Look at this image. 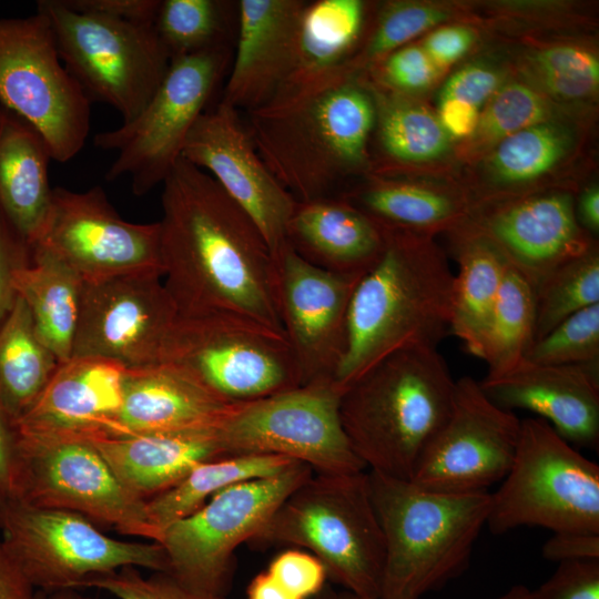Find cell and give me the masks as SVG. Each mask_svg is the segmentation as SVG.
Instances as JSON below:
<instances>
[{
    "label": "cell",
    "mask_w": 599,
    "mask_h": 599,
    "mask_svg": "<svg viewBox=\"0 0 599 599\" xmlns=\"http://www.w3.org/2000/svg\"><path fill=\"white\" fill-rule=\"evenodd\" d=\"M162 185L160 256L179 313L233 314L283 332L272 252L252 219L182 156Z\"/></svg>",
    "instance_id": "1"
},
{
    "label": "cell",
    "mask_w": 599,
    "mask_h": 599,
    "mask_svg": "<svg viewBox=\"0 0 599 599\" xmlns=\"http://www.w3.org/2000/svg\"><path fill=\"white\" fill-rule=\"evenodd\" d=\"M246 113L260 158L298 202L337 196L346 177L369 167L375 102L357 74L335 77Z\"/></svg>",
    "instance_id": "2"
},
{
    "label": "cell",
    "mask_w": 599,
    "mask_h": 599,
    "mask_svg": "<svg viewBox=\"0 0 599 599\" xmlns=\"http://www.w3.org/2000/svg\"><path fill=\"white\" fill-rule=\"evenodd\" d=\"M384 248L359 277L335 383L343 392L386 355L407 346L438 347L449 332L454 273L426 235L383 226Z\"/></svg>",
    "instance_id": "3"
},
{
    "label": "cell",
    "mask_w": 599,
    "mask_h": 599,
    "mask_svg": "<svg viewBox=\"0 0 599 599\" xmlns=\"http://www.w3.org/2000/svg\"><path fill=\"white\" fill-rule=\"evenodd\" d=\"M455 384L438 347L414 345L386 355L345 387L342 427L366 468L410 480L450 413Z\"/></svg>",
    "instance_id": "4"
},
{
    "label": "cell",
    "mask_w": 599,
    "mask_h": 599,
    "mask_svg": "<svg viewBox=\"0 0 599 599\" xmlns=\"http://www.w3.org/2000/svg\"><path fill=\"white\" fill-rule=\"evenodd\" d=\"M385 539L379 599H420L460 575L486 526L491 494H444L368 473Z\"/></svg>",
    "instance_id": "5"
},
{
    "label": "cell",
    "mask_w": 599,
    "mask_h": 599,
    "mask_svg": "<svg viewBox=\"0 0 599 599\" xmlns=\"http://www.w3.org/2000/svg\"><path fill=\"white\" fill-rule=\"evenodd\" d=\"M250 542L305 548L324 565L327 578L345 591L379 599L385 539L368 473L313 474L283 500Z\"/></svg>",
    "instance_id": "6"
},
{
    "label": "cell",
    "mask_w": 599,
    "mask_h": 599,
    "mask_svg": "<svg viewBox=\"0 0 599 599\" xmlns=\"http://www.w3.org/2000/svg\"><path fill=\"white\" fill-rule=\"evenodd\" d=\"M486 526L599 534V466L538 417L520 422L512 465L491 494Z\"/></svg>",
    "instance_id": "7"
},
{
    "label": "cell",
    "mask_w": 599,
    "mask_h": 599,
    "mask_svg": "<svg viewBox=\"0 0 599 599\" xmlns=\"http://www.w3.org/2000/svg\"><path fill=\"white\" fill-rule=\"evenodd\" d=\"M159 362L173 366L230 404L302 385L283 332L226 313H179Z\"/></svg>",
    "instance_id": "8"
},
{
    "label": "cell",
    "mask_w": 599,
    "mask_h": 599,
    "mask_svg": "<svg viewBox=\"0 0 599 599\" xmlns=\"http://www.w3.org/2000/svg\"><path fill=\"white\" fill-rule=\"evenodd\" d=\"M0 530L3 546L35 590L78 589L128 566L169 572L159 542L109 537L74 511L11 498L0 504Z\"/></svg>",
    "instance_id": "9"
},
{
    "label": "cell",
    "mask_w": 599,
    "mask_h": 599,
    "mask_svg": "<svg viewBox=\"0 0 599 599\" xmlns=\"http://www.w3.org/2000/svg\"><path fill=\"white\" fill-rule=\"evenodd\" d=\"M59 55L89 99L134 119L161 84L171 57L153 24L79 12L62 0H40Z\"/></svg>",
    "instance_id": "10"
},
{
    "label": "cell",
    "mask_w": 599,
    "mask_h": 599,
    "mask_svg": "<svg viewBox=\"0 0 599 599\" xmlns=\"http://www.w3.org/2000/svg\"><path fill=\"white\" fill-rule=\"evenodd\" d=\"M231 59V47L172 58L144 109L131 121L94 136L97 148L118 153L106 171V180L130 175L135 195L163 183L181 158L189 132L207 109Z\"/></svg>",
    "instance_id": "11"
},
{
    "label": "cell",
    "mask_w": 599,
    "mask_h": 599,
    "mask_svg": "<svg viewBox=\"0 0 599 599\" xmlns=\"http://www.w3.org/2000/svg\"><path fill=\"white\" fill-rule=\"evenodd\" d=\"M341 395L328 379L234 404L217 424L225 455L285 456L316 474L365 471L342 427Z\"/></svg>",
    "instance_id": "12"
},
{
    "label": "cell",
    "mask_w": 599,
    "mask_h": 599,
    "mask_svg": "<svg viewBox=\"0 0 599 599\" xmlns=\"http://www.w3.org/2000/svg\"><path fill=\"white\" fill-rule=\"evenodd\" d=\"M90 101L63 64L43 13L0 19V105L41 134L52 160L67 162L84 146Z\"/></svg>",
    "instance_id": "13"
},
{
    "label": "cell",
    "mask_w": 599,
    "mask_h": 599,
    "mask_svg": "<svg viewBox=\"0 0 599 599\" xmlns=\"http://www.w3.org/2000/svg\"><path fill=\"white\" fill-rule=\"evenodd\" d=\"M313 474L308 465L297 461L275 476L227 487L167 526L159 541L167 558V573L192 589L225 596L235 549L251 541L283 500Z\"/></svg>",
    "instance_id": "14"
},
{
    "label": "cell",
    "mask_w": 599,
    "mask_h": 599,
    "mask_svg": "<svg viewBox=\"0 0 599 599\" xmlns=\"http://www.w3.org/2000/svg\"><path fill=\"white\" fill-rule=\"evenodd\" d=\"M14 438L13 498L74 511L123 535L159 542L146 501L122 485L93 444L16 433Z\"/></svg>",
    "instance_id": "15"
},
{
    "label": "cell",
    "mask_w": 599,
    "mask_h": 599,
    "mask_svg": "<svg viewBox=\"0 0 599 599\" xmlns=\"http://www.w3.org/2000/svg\"><path fill=\"white\" fill-rule=\"evenodd\" d=\"M58 260L84 283L134 273H159L160 225L123 220L100 186L53 187L45 220L30 246Z\"/></svg>",
    "instance_id": "16"
},
{
    "label": "cell",
    "mask_w": 599,
    "mask_h": 599,
    "mask_svg": "<svg viewBox=\"0 0 599 599\" xmlns=\"http://www.w3.org/2000/svg\"><path fill=\"white\" fill-rule=\"evenodd\" d=\"M520 422L471 376L456 380L450 413L420 455L410 481L444 494H477L501 481L518 446Z\"/></svg>",
    "instance_id": "17"
},
{
    "label": "cell",
    "mask_w": 599,
    "mask_h": 599,
    "mask_svg": "<svg viewBox=\"0 0 599 599\" xmlns=\"http://www.w3.org/2000/svg\"><path fill=\"white\" fill-rule=\"evenodd\" d=\"M162 280L159 273H134L83 282L72 357L105 358L125 368L159 363L179 316Z\"/></svg>",
    "instance_id": "18"
},
{
    "label": "cell",
    "mask_w": 599,
    "mask_h": 599,
    "mask_svg": "<svg viewBox=\"0 0 599 599\" xmlns=\"http://www.w3.org/2000/svg\"><path fill=\"white\" fill-rule=\"evenodd\" d=\"M272 257L277 312L302 385L335 382L345 352L348 305L359 277L314 266L286 242Z\"/></svg>",
    "instance_id": "19"
},
{
    "label": "cell",
    "mask_w": 599,
    "mask_h": 599,
    "mask_svg": "<svg viewBox=\"0 0 599 599\" xmlns=\"http://www.w3.org/2000/svg\"><path fill=\"white\" fill-rule=\"evenodd\" d=\"M181 156L209 173L252 219L271 252L285 242L296 200L260 158L240 111L220 101L196 120Z\"/></svg>",
    "instance_id": "20"
},
{
    "label": "cell",
    "mask_w": 599,
    "mask_h": 599,
    "mask_svg": "<svg viewBox=\"0 0 599 599\" xmlns=\"http://www.w3.org/2000/svg\"><path fill=\"white\" fill-rule=\"evenodd\" d=\"M464 224L489 240L536 288L556 267L595 242L578 224L570 194L551 192L485 207Z\"/></svg>",
    "instance_id": "21"
},
{
    "label": "cell",
    "mask_w": 599,
    "mask_h": 599,
    "mask_svg": "<svg viewBox=\"0 0 599 599\" xmlns=\"http://www.w3.org/2000/svg\"><path fill=\"white\" fill-rule=\"evenodd\" d=\"M125 370L100 357L59 364L32 406L12 424L14 433L85 441L120 436Z\"/></svg>",
    "instance_id": "22"
},
{
    "label": "cell",
    "mask_w": 599,
    "mask_h": 599,
    "mask_svg": "<svg viewBox=\"0 0 599 599\" xmlns=\"http://www.w3.org/2000/svg\"><path fill=\"white\" fill-rule=\"evenodd\" d=\"M479 385L507 410H529L572 446H599V365H546L522 359Z\"/></svg>",
    "instance_id": "23"
},
{
    "label": "cell",
    "mask_w": 599,
    "mask_h": 599,
    "mask_svg": "<svg viewBox=\"0 0 599 599\" xmlns=\"http://www.w3.org/2000/svg\"><path fill=\"white\" fill-rule=\"evenodd\" d=\"M306 0L237 2L235 55L222 102L238 111L268 103L293 65Z\"/></svg>",
    "instance_id": "24"
},
{
    "label": "cell",
    "mask_w": 599,
    "mask_h": 599,
    "mask_svg": "<svg viewBox=\"0 0 599 599\" xmlns=\"http://www.w3.org/2000/svg\"><path fill=\"white\" fill-rule=\"evenodd\" d=\"M285 242L314 266L361 277L379 257L385 235L380 224L337 195L296 201Z\"/></svg>",
    "instance_id": "25"
},
{
    "label": "cell",
    "mask_w": 599,
    "mask_h": 599,
    "mask_svg": "<svg viewBox=\"0 0 599 599\" xmlns=\"http://www.w3.org/2000/svg\"><path fill=\"white\" fill-rule=\"evenodd\" d=\"M217 424L90 443L102 454L122 485L146 501L176 485L201 463L226 456Z\"/></svg>",
    "instance_id": "26"
},
{
    "label": "cell",
    "mask_w": 599,
    "mask_h": 599,
    "mask_svg": "<svg viewBox=\"0 0 599 599\" xmlns=\"http://www.w3.org/2000/svg\"><path fill=\"white\" fill-rule=\"evenodd\" d=\"M233 405L166 363L126 368L118 437L216 425Z\"/></svg>",
    "instance_id": "27"
},
{
    "label": "cell",
    "mask_w": 599,
    "mask_h": 599,
    "mask_svg": "<svg viewBox=\"0 0 599 599\" xmlns=\"http://www.w3.org/2000/svg\"><path fill=\"white\" fill-rule=\"evenodd\" d=\"M50 160L41 134L0 105V212L29 247L51 203Z\"/></svg>",
    "instance_id": "28"
},
{
    "label": "cell",
    "mask_w": 599,
    "mask_h": 599,
    "mask_svg": "<svg viewBox=\"0 0 599 599\" xmlns=\"http://www.w3.org/2000/svg\"><path fill=\"white\" fill-rule=\"evenodd\" d=\"M365 21L366 4L361 0L306 1L292 69L273 99L355 74L352 67Z\"/></svg>",
    "instance_id": "29"
},
{
    "label": "cell",
    "mask_w": 599,
    "mask_h": 599,
    "mask_svg": "<svg viewBox=\"0 0 599 599\" xmlns=\"http://www.w3.org/2000/svg\"><path fill=\"white\" fill-rule=\"evenodd\" d=\"M453 232L458 271L454 274L449 332L469 354L481 359L493 309L509 265L489 240L464 223Z\"/></svg>",
    "instance_id": "30"
},
{
    "label": "cell",
    "mask_w": 599,
    "mask_h": 599,
    "mask_svg": "<svg viewBox=\"0 0 599 599\" xmlns=\"http://www.w3.org/2000/svg\"><path fill=\"white\" fill-rule=\"evenodd\" d=\"M12 286L30 311L41 342L59 364L72 357L83 281L52 256L31 251L12 272Z\"/></svg>",
    "instance_id": "31"
},
{
    "label": "cell",
    "mask_w": 599,
    "mask_h": 599,
    "mask_svg": "<svg viewBox=\"0 0 599 599\" xmlns=\"http://www.w3.org/2000/svg\"><path fill=\"white\" fill-rule=\"evenodd\" d=\"M58 365L38 337L24 301L16 295L0 326V409L11 424L32 406Z\"/></svg>",
    "instance_id": "32"
},
{
    "label": "cell",
    "mask_w": 599,
    "mask_h": 599,
    "mask_svg": "<svg viewBox=\"0 0 599 599\" xmlns=\"http://www.w3.org/2000/svg\"><path fill=\"white\" fill-rule=\"evenodd\" d=\"M341 196L383 226L422 235L440 229L455 230L468 212L466 203L455 195L382 177H370L366 186Z\"/></svg>",
    "instance_id": "33"
},
{
    "label": "cell",
    "mask_w": 599,
    "mask_h": 599,
    "mask_svg": "<svg viewBox=\"0 0 599 599\" xmlns=\"http://www.w3.org/2000/svg\"><path fill=\"white\" fill-rule=\"evenodd\" d=\"M295 463L268 454L231 455L201 463L176 485L146 500L149 518L161 538L167 526L197 510L216 493L240 483L275 476Z\"/></svg>",
    "instance_id": "34"
},
{
    "label": "cell",
    "mask_w": 599,
    "mask_h": 599,
    "mask_svg": "<svg viewBox=\"0 0 599 599\" xmlns=\"http://www.w3.org/2000/svg\"><path fill=\"white\" fill-rule=\"evenodd\" d=\"M369 89L375 102L374 130L387 160L418 163L438 159L448 150L450 136L438 116L405 95Z\"/></svg>",
    "instance_id": "35"
},
{
    "label": "cell",
    "mask_w": 599,
    "mask_h": 599,
    "mask_svg": "<svg viewBox=\"0 0 599 599\" xmlns=\"http://www.w3.org/2000/svg\"><path fill=\"white\" fill-rule=\"evenodd\" d=\"M535 288L516 270L508 267L485 338V377L500 376L517 366L535 339Z\"/></svg>",
    "instance_id": "36"
},
{
    "label": "cell",
    "mask_w": 599,
    "mask_h": 599,
    "mask_svg": "<svg viewBox=\"0 0 599 599\" xmlns=\"http://www.w3.org/2000/svg\"><path fill=\"white\" fill-rule=\"evenodd\" d=\"M232 7L222 0H160L153 27L171 59L231 47Z\"/></svg>",
    "instance_id": "37"
},
{
    "label": "cell",
    "mask_w": 599,
    "mask_h": 599,
    "mask_svg": "<svg viewBox=\"0 0 599 599\" xmlns=\"http://www.w3.org/2000/svg\"><path fill=\"white\" fill-rule=\"evenodd\" d=\"M535 341L570 315L599 304V252L593 244L550 272L535 288Z\"/></svg>",
    "instance_id": "38"
},
{
    "label": "cell",
    "mask_w": 599,
    "mask_h": 599,
    "mask_svg": "<svg viewBox=\"0 0 599 599\" xmlns=\"http://www.w3.org/2000/svg\"><path fill=\"white\" fill-rule=\"evenodd\" d=\"M567 149L568 135L559 126H528L499 141L491 156L494 176L504 185L526 184L551 170Z\"/></svg>",
    "instance_id": "39"
},
{
    "label": "cell",
    "mask_w": 599,
    "mask_h": 599,
    "mask_svg": "<svg viewBox=\"0 0 599 599\" xmlns=\"http://www.w3.org/2000/svg\"><path fill=\"white\" fill-rule=\"evenodd\" d=\"M447 18L432 6L413 2H392L379 13L377 21L354 60V73L369 68L409 40Z\"/></svg>",
    "instance_id": "40"
},
{
    "label": "cell",
    "mask_w": 599,
    "mask_h": 599,
    "mask_svg": "<svg viewBox=\"0 0 599 599\" xmlns=\"http://www.w3.org/2000/svg\"><path fill=\"white\" fill-rule=\"evenodd\" d=\"M525 359L546 365H599V304L561 321L531 344Z\"/></svg>",
    "instance_id": "41"
},
{
    "label": "cell",
    "mask_w": 599,
    "mask_h": 599,
    "mask_svg": "<svg viewBox=\"0 0 599 599\" xmlns=\"http://www.w3.org/2000/svg\"><path fill=\"white\" fill-rule=\"evenodd\" d=\"M544 88L561 99H582L593 94L599 84L598 58L577 45L541 49L530 58Z\"/></svg>",
    "instance_id": "42"
},
{
    "label": "cell",
    "mask_w": 599,
    "mask_h": 599,
    "mask_svg": "<svg viewBox=\"0 0 599 599\" xmlns=\"http://www.w3.org/2000/svg\"><path fill=\"white\" fill-rule=\"evenodd\" d=\"M548 101L532 88L510 83L496 91L486 110L479 114L474 136L477 142L490 143L550 118Z\"/></svg>",
    "instance_id": "43"
},
{
    "label": "cell",
    "mask_w": 599,
    "mask_h": 599,
    "mask_svg": "<svg viewBox=\"0 0 599 599\" xmlns=\"http://www.w3.org/2000/svg\"><path fill=\"white\" fill-rule=\"evenodd\" d=\"M84 587L105 590L118 599H226L192 589L167 572L155 571L144 577L138 567H123L116 571L89 579Z\"/></svg>",
    "instance_id": "44"
},
{
    "label": "cell",
    "mask_w": 599,
    "mask_h": 599,
    "mask_svg": "<svg viewBox=\"0 0 599 599\" xmlns=\"http://www.w3.org/2000/svg\"><path fill=\"white\" fill-rule=\"evenodd\" d=\"M368 70L376 84L370 88L398 95L427 88L439 73L423 47L416 44L393 51Z\"/></svg>",
    "instance_id": "45"
},
{
    "label": "cell",
    "mask_w": 599,
    "mask_h": 599,
    "mask_svg": "<svg viewBox=\"0 0 599 599\" xmlns=\"http://www.w3.org/2000/svg\"><path fill=\"white\" fill-rule=\"evenodd\" d=\"M285 589L301 599L316 597L324 588V565L311 552L290 549L278 554L266 570Z\"/></svg>",
    "instance_id": "46"
},
{
    "label": "cell",
    "mask_w": 599,
    "mask_h": 599,
    "mask_svg": "<svg viewBox=\"0 0 599 599\" xmlns=\"http://www.w3.org/2000/svg\"><path fill=\"white\" fill-rule=\"evenodd\" d=\"M532 599H599V559L559 562Z\"/></svg>",
    "instance_id": "47"
},
{
    "label": "cell",
    "mask_w": 599,
    "mask_h": 599,
    "mask_svg": "<svg viewBox=\"0 0 599 599\" xmlns=\"http://www.w3.org/2000/svg\"><path fill=\"white\" fill-rule=\"evenodd\" d=\"M500 75L481 64H469L455 72L445 83L440 100L453 99L479 108L499 89Z\"/></svg>",
    "instance_id": "48"
},
{
    "label": "cell",
    "mask_w": 599,
    "mask_h": 599,
    "mask_svg": "<svg viewBox=\"0 0 599 599\" xmlns=\"http://www.w3.org/2000/svg\"><path fill=\"white\" fill-rule=\"evenodd\" d=\"M31 253L30 247L11 229L0 212V326L16 300L12 272Z\"/></svg>",
    "instance_id": "49"
},
{
    "label": "cell",
    "mask_w": 599,
    "mask_h": 599,
    "mask_svg": "<svg viewBox=\"0 0 599 599\" xmlns=\"http://www.w3.org/2000/svg\"><path fill=\"white\" fill-rule=\"evenodd\" d=\"M72 10L141 24H153L160 0H62Z\"/></svg>",
    "instance_id": "50"
},
{
    "label": "cell",
    "mask_w": 599,
    "mask_h": 599,
    "mask_svg": "<svg viewBox=\"0 0 599 599\" xmlns=\"http://www.w3.org/2000/svg\"><path fill=\"white\" fill-rule=\"evenodd\" d=\"M542 557L554 562L599 559V534L552 532L541 548Z\"/></svg>",
    "instance_id": "51"
},
{
    "label": "cell",
    "mask_w": 599,
    "mask_h": 599,
    "mask_svg": "<svg viewBox=\"0 0 599 599\" xmlns=\"http://www.w3.org/2000/svg\"><path fill=\"white\" fill-rule=\"evenodd\" d=\"M474 41L473 32L464 27H444L430 33L422 45L440 70L461 58Z\"/></svg>",
    "instance_id": "52"
},
{
    "label": "cell",
    "mask_w": 599,
    "mask_h": 599,
    "mask_svg": "<svg viewBox=\"0 0 599 599\" xmlns=\"http://www.w3.org/2000/svg\"><path fill=\"white\" fill-rule=\"evenodd\" d=\"M438 120L449 136L468 138L474 135L477 129L479 111L466 102L440 100Z\"/></svg>",
    "instance_id": "53"
},
{
    "label": "cell",
    "mask_w": 599,
    "mask_h": 599,
    "mask_svg": "<svg viewBox=\"0 0 599 599\" xmlns=\"http://www.w3.org/2000/svg\"><path fill=\"white\" fill-rule=\"evenodd\" d=\"M35 589L0 540V599H34Z\"/></svg>",
    "instance_id": "54"
},
{
    "label": "cell",
    "mask_w": 599,
    "mask_h": 599,
    "mask_svg": "<svg viewBox=\"0 0 599 599\" xmlns=\"http://www.w3.org/2000/svg\"><path fill=\"white\" fill-rule=\"evenodd\" d=\"M14 430L0 409V504L13 498Z\"/></svg>",
    "instance_id": "55"
},
{
    "label": "cell",
    "mask_w": 599,
    "mask_h": 599,
    "mask_svg": "<svg viewBox=\"0 0 599 599\" xmlns=\"http://www.w3.org/2000/svg\"><path fill=\"white\" fill-rule=\"evenodd\" d=\"M246 596L247 599H301L285 589L266 570L251 580Z\"/></svg>",
    "instance_id": "56"
},
{
    "label": "cell",
    "mask_w": 599,
    "mask_h": 599,
    "mask_svg": "<svg viewBox=\"0 0 599 599\" xmlns=\"http://www.w3.org/2000/svg\"><path fill=\"white\" fill-rule=\"evenodd\" d=\"M576 216L582 222L583 226L592 233L599 230V190L597 186L588 187L579 199L578 205H575ZM577 217V220H578Z\"/></svg>",
    "instance_id": "57"
},
{
    "label": "cell",
    "mask_w": 599,
    "mask_h": 599,
    "mask_svg": "<svg viewBox=\"0 0 599 599\" xmlns=\"http://www.w3.org/2000/svg\"><path fill=\"white\" fill-rule=\"evenodd\" d=\"M34 599H93L78 592L77 589L43 591L35 590Z\"/></svg>",
    "instance_id": "58"
},
{
    "label": "cell",
    "mask_w": 599,
    "mask_h": 599,
    "mask_svg": "<svg viewBox=\"0 0 599 599\" xmlns=\"http://www.w3.org/2000/svg\"><path fill=\"white\" fill-rule=\"evenodd\" d=\"M497 599H532L531 590L522 585L512 586Z\"/></svg>",
    "instance_id": "59"
},
{
    "label": "cell",
    "mask_w": 599,
    "mask_h": 599,
    "mask_svg": "<svg viewBox=\"0 0 599 599\" xmlns=\"http://www.w3.org/2000/svg\"><path fill=\"white\" fill-rule=\"evenodd\" d=\"M315 599H335V592L332 591L331 588H324L316 597Z\"/></svg>",
    "instance_id": "60"
},
{
    "label": "cell",
    "mask_w": 599,
    "mask_h": 599,
    "mask_svg": "<svg viewBox=\"0 0 599 599\" xmlns=\"http://www.w3.org/2000/svg\"><path fill=\"white\" fill-rule=\"evenodd\" d=\"M335 599H368V598H363L352 592L344 591L342 593H335Z\"/></svg>",
    "instance_id": "61"
}]
</instances>
